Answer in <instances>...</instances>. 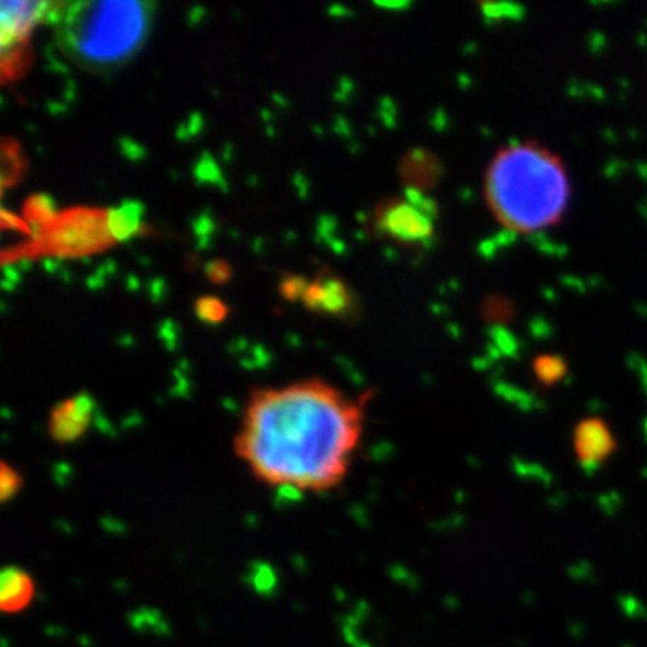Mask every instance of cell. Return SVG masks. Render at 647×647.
<instances>
[{
    "label": "cell",
    "mask_w": 647,
    "mask_h": 647,
    "mask_svg": "<svg viewBox=\"0 0 647 647\" xmlns=\"http://www.w3.org/2000/svg\"><path fill=\"white\" fill-rule=\"evenodd\" d=\"M365 423V399L322 379L259 389L234 435V455L266 488L333 491L348 479Z\"/></svg>",
    "instance_id": "obj_1"
},
{
    "label": "cell",
    "mask_w": 647,
    "mask_h": 647,
    "mask_svg": "<svg viewBox=\"0 0 647 647\" xmlns=\"http://www.w3.org/2000/svg\"><path fill=\"white\" fill-rule=\"evenodd\" d=\"M483 193L500 225L532 234L561 222L572 189L565 164L556 153L538 142H516L491 159Z\"/></svg>",
    "instance_id": "obj_2"
},
{
    "label": "cell",
    "mask_w": 647,
    "mask_h": 647,
    "mask_svg": "<svg viewBox=\"0 0 647 647\" xmlns=\"http://www.w3.org/2000/svg\"><path fill=\"white\" fill-rule=\"evenodd\" d=\"M153 15V2H69L56 25V49L85 71L112 72L141 51Z\"/></svg>",
    "instance_id": "obj_3"
},
{
    "label": "cell",
    "mask_w": 647,
    "mask_h": 647,
    "mask_svg": "<svg viewBox=\"0 0 647 647\" xmlns=\"http://www.w3.org/2000/svg\"><path fill=\"white\" fill-rule=\"evenodd\" d=\"M113 243L110 236L106 211L76 207L56 216L43 225L40 236L18 246L11 253H4V263L33 259L36 256L63 259H86L92 253L103 252Z\"/></svg>",
    "instance_id": "obj_4"
},
{
    "label": "cell",
    "mask_w": 647,
    "mask_h": 647,
    "mask_svg": "<svg viewBox=\"0 0 647 647\" xmlns=\"http://www.w3.org/2000/svg\"><path fill=\"white\" fill-rule=\"evenodd\" d=\"M433 222V203L413 189H406L403 198L379 205L376 212L379 232L401 245H426L432 241Z\"/></svg>",
    "instance_id": "obj_5"
},
{
    "label": "cell",
    "mask_w": 647,
    "mask_h": 647,
    "mask_svg": "<svg viewBox=\"0 0 647 647\" xmlns=\"http://www.w3.org/2000/svg\"><path fill=\"white\" fill-rule=\"evenodd\" d=\"M51 2L4 0L0 4V43H2V72L4 79L16 78L28 62V38L38 24H45Z\"/></svg>",
    "instance_id": "obj_6"
},
{
    "label": "cell",
    "mask_w": 647,
    "mask_h": 647,
    "mask_svg": "<svg viewBox=\"0 0 647 647\" xmlns=\"http://www.w3.org/2000/svg\"><path fill=\"white\" fill-rule=\"evenodd\" d=\"M96 399L88 392L58 401L47 419V435L58 446H71L81 441L96 419Z\"/></svg>",
    "instance_id": "obj_7"
},
{
    "label": "cell",
    "mask_w": 647,
    "mask_h": 647,
    "mask_svg": "<svg viewBox=\"0 0 647 647\" xmlns=\"http://www.w3.org/2000/svg\"><path fill=\"white\" fill-rule=\"evenodd\" d=\"M572 446L579 466L592 473L602 468L615 455L619 441L605 419L585 418L573 428Z\"/></svg>",
    "instance_id": "obj_8"
},
{
    "label": "cell",
    "mask_w": 647,
    "mask_h": 647,
    "mask_svg": "<svg viewBox=\"0 0 647 647\" xmlns=\"http://www.w3.org/2000/svg\"><path fill=\"white\" fill-rule=\"evenodd\" d=\"M302 302L311 311L333 316H345L355 306L345 282L333 275H320L315 282H309Z\"/></svg>",
    "instance_id": "obj_9"
},
{
    "label": "cell",
    "mask_w": 647,
    "mask_h": 647,
    "mask_svg": "<svg viewBox=\"0 0 647 647\" xmlns=\"http://www.w3.org/2000/svg\"><path fill=\"white\" fill-rule=\"evenodd\" d=\"M36 583L22 566H6L0 573V609L6 615H18L33 605Z\"/></svg>",
    "instance_id": "obj_10"
},
{
    "label": "cell",
    "mask_w": 647,
    "mask_h": 647,
    "mask_svg": "<svg viewBox=\"0 0 647 647\" xmlns=\"http://www.w3.org/2000/svg\"><path fill=\"white\" fill-rule=\"evenodd\" d=\"M144 203L139 200H122L118 207L106 209V223L113 241L126 243L144 230Z\"/></svg>",
    "instance_id": "obj_11"
},
{
    "label": "cell",
    "mask_w": 647,
    "mask_h": 647,
    "mask_svg": "<svg viewBox=\"0 0 647 647\" xmlns=\"http://www.w3.org/2000/svg\"><path fill=\"white\" fill-rule=\"evenodd\" d=\"M193 178L200 188L211 185V188H218L223 193L229 191V183L223 176L222 168L211 153L205 151L198 156V160L193 166Z\"/></svg>",
    "instance_id": "obj_12"
},
{
    "label": "cell",
    "mask_w": 647,
    "mask_h": 647,
    "mask_svg": "<svg viewBox=\"0 0 647 647\" xmlns=\"http://www.w3.org/2000/svg\"><path fill=\"white\" fill-rule=\"evenodd\" d=\"M59 214L58 203L45 193H38L28 198L24 205V219L28 225H47Z\"/></svg>",
    "instance_id": "obj_13"
},
{
    "label": "cell",
    "mask_w": 647,
    "mask_h": 647,
    "mask_svg": "<svg viewBox=\"0 0 647 647\" xmlns=\"http://www.w3.org/2000/svg\"><path fill=\"white\" fill-rule=\"evenodd\" d=\"M532 371H534L536 379L545 387L558 385L566 376V362L561 356L556 355H542L532 363Z\"/></svg>",
    "instance_id": "obj_14"
},
{
    "label": "cell",
    "mask_w": 647,
    "mask_h": 647,
    "mask_svg": "<svg viewBox=\"0 0 647 647\" xmlns=\"http://www.w3.org/2000/svg\"><path fill=\"white\" fill-rule=\"evenodd\" d=\"M24 489V476L15 466H11L8 460H2L0 464V500L2 503L11 502L13 498L20 495Z\"/></svg>",
    "instance_id": "obj_15"
},
{
    "label": "cell",
    "mask_w": 647,
    "mask_h": 647,
    "mask_svg": "<svg viewBox=\"0 0 647 647\" xmlns=\"http://www.w3.org/2000/svg\"><path fill=\"white\" fill-rule=\"evenodd\" d=\"M229 313V308L223 302L222 299L218 297H202V299L196 300L195 304V315L200 322L209 324V326H216V324L223 322Z\"/></svg>",
    "instance_id": "obj_16"
},
{
    "label": "cell",
    "mask_w": 647,
    "mask_h": 647,
    "mask_svg": "<svg viewBox=\"0 0 647 647\" xmlns=\"http://www.w3.org/2000/svg\"><path fill=\"white\" fill-rule=\"evenodd\" d=\"M193 234L196 238V246L200 250H207L212 243V236L216 232V219L209 212H202L191 222Z\"/></svg>",
    "instance_id": "obj_17"
},
{
    "label": "cell",
    "mask_w": 647,
    "mask_h": 647,
    "mask_svg": "<svg viewBox=\"0 0 647 647\" xmlns=\"http://www.w3.org/2000/svg\"><path fill=\"white\" fill-rule=\"evenodd\" d=\"M309 282L306 279H302L300 275H288L282 279L281 286V295L288 300H302L306 295V290H308Z\"/></svg>",
    "instance_id": "obj_18"
},
{
    "label": "cell",
    "mask_w": 647,
    "mask_h": 647,
    "mask_svg": "<svg viewBox=\"0 0 647 647\" xmlns=\"http://www.w3.org/2000/svg\"><path fill=\"white\" fill-rule=\"evenodd\" d=\"M203 130V115L198 112H193L188 115V119L178 126L176 130V139L178 141H191L196 135H200Z\"/></svg>",
    "instance_id": "obj_19"
},
{
    "label": "cell",
    "mask_w": 647,
    "mask_h": 647,
    "mask_svg": "<svg viewBox=\"0 0 647 647\" xmlns=\"http://www.w3.org/2000/svg\"><path fill=\"white\" fill-rule=\"evenodd\" d=\"M203 272H205L207 279L211 282H214V285H225L230 279V275H232V270H230L229 263L222 261V259H214V261L205 263Z\"/></svg>",
    "instance_id": "obj_20"
},
{
    "label": "cell",
    "mask_w": 647,
    "mask_h": 647,
    "mask_svg": "<svg viewBox=\"0 0 647 647\" xmlns=\"http://www.w3.org/2000/svg\"><path fill=\"white\" fill-rule=\"evenodd\" d=\"M118 146L121 155L125 156L126 160H130V162H139V160H142L146 156L144 146L139 144V142L133 141V139H130V137H121L118 141Z\"/></svg>",
    "instance_id": "obj_21"
},
{
    "label": "cell",
    "mask_w": 647,
    "mask_h": 647,
    "mask_svg": "<svg viewBox=\"0 0 647 647\" xmlns=\"http://www.w3.org/2000/svg\"><path fill=\"white\" fill-rule=\"evenodd\" d=\"M335 230H336V219L331 214L320 216L316 222V241L328 245L331 239H335Z\"/></svg>",
    "instance_id": "obj_22"
},
{
    "label": "cell",
    "mask_w": 647,
    "mask_h": 647,
    "mask_svg": "<svg viewBox=\"0 0 647 647\" xmlns=\"http://www.w3.org/2000/svg\"><path fill=\"white\" fill-rule=\"evenodd\" d=\"M178 335H180V328L175 320L166 319L159 324L160 340H162V342H164L169 349L176 348V343H178Z\"/></svg>",
    "instance_id": "obj_23"
},
{
    "label": "cell",
    "mask_w": 647,
    "mask_h": 647,
    "mask_svg": "<svg viewBox=\"0 0 647 647\" xmlns=\"http://www.w3.org/2000/svg\"><path fill=\"white\" fill-rule=\"evenodd\" d=\"M166 293H168V285L162 277H153L151 281L148 282V295L149 299L155 302V304H160L162 300L166 299Z\"/></svg>",
    "instance_id": "obj_24"
},
{
    "label": "cell",
    "mask_w": 647,
    "mask_h": 647,
    "mask_svg": "<svg viewBox=\"0 0 647 647\" xmlns=\"http://www.w3.org/2000/svg\"><path fill=\"white\" fill-rule=\"evenodd\" d=\"M2 268H4V281H2V288H4L6 292H11V290H15L16 286H18L20 279H22V272L16 268L15 263H13V265L11 263H4Z\"/></svg>",
    "instance_id": "obj_25"
},
{
    "label": "cell",
    "mask_w": 647,
    "mask_h": 647,
    "mask_svg": "<svg viewBox=\"0 0 647 647\" xmlns=\"http://www.w3.org/2000/svg\"><path fill=\"white\" fill-rule=\"evenodd\" d=\"M2 227L4 229H15L20 230V232H28L29 234V225L24 218H18V216L11 214L9 211H2Z\"/></svg>",
    "instance_id": "obj_26"
},
{
    "label": "cell",
    "mask_w": 647,
    "mask_h": 647,
    "mask_svg": "<svg viewBox=\"0 0 647 647\" xmlns=\"http://www.w3.org/2000/svg\"><path fill=\"white\" fill-rule=\"evenodd\" d=\"M293 185H295V189H297V193H299L300 198H306V196H308L309 182H308V178L302 175V173H297V175L293 176Z\"/></svg>",
    "instance_id": "obj_27"
},
{
    "label": "cell",
    "mask_w": 647,
    "mask_h": 647,
    "mask_svg": "<svg viewBox=\"0 0 647 647\" xmlns=\"http://www.w3.org/2000/svg\"><path fill=\"white\" fill-rule=\"evenodd\" d=\"M203 9L202 8H193L191 11H189V24L191 25H196L200 22V20L203 18Z\"/></svg>",
    "instance_id": "obj_28"
},
{
    "label": "cell",
    "mask_w": 647,
    "mask_h": 647,
    "mask_svg": "<svg viewBox=\"0 0 647 647\" xmlns=\"http://www.w3.org/2000/svg\"><path fill=\"white\" fill-rule=\"evenodd\" d=\"M126 286H128V290L135 292V290L141 288V282H139V279H137L135 275H130L128 279H126Z\"/></svg>",
    "instance_id": "obj_29"
},
{
    "label": "cell",
    "mask_w": 647,
    "mask_h": 647,
    "mask_svg": "<svg viewBox=\"0 0 647 647\" xmlns=\"http://www.w3.org/2000/svg\"><path fill=\"white\" fill-rule=\"evenodd\" d=\"M328 13L331 16H348V15H345V13H348V9L340 8V6H331V8L328 9Z\"/></svg>",
    "instance_id": "obj_30"
}]
</instances>
